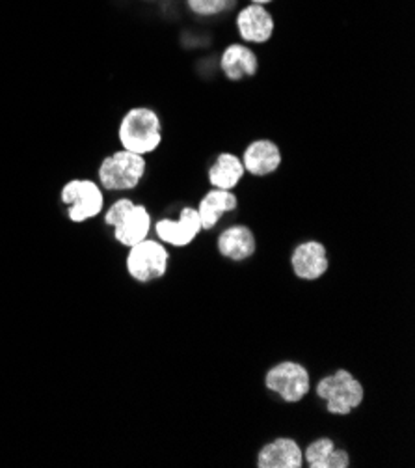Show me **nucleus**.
Instances as JSON below:
<instances>
[{"label": "nucleus", "instance_id": "nucleus-1", "mask_svg": "<svg viewBox=\"0 0 415 468\" xmlns=\"http://www.w3.org/2000/svg\"><path fill=\"white\" fill-rule=\"evenodd\" d=\"M121 150L136 155H150L162 144V122L151 107L129 109L118 127Z\"/></svg>", "mask_w": 415, "mask_h": 468}, {"label": "nucleus", "instance_id": "nucleus-2", "mask_svg": "<svg viewBox=\"0 0 415 468\" xmlns=\"http://www.w3.org/2000/svg\"><path fill=\"white\" fill-rule=\"evenodd\" d=\"M315 394L334 416H348L365 399V388L352 371L341 367L315 385Z\"/></svg>", "mask_w": 415, "mask_h": 468}, {"label": "nucleus", "instance_id": "nucleus-3", "mask_svg": "<svg viewBox=\"0 0 415 468\" xmlns=\"http://www.w3.org/2000/svg\"><path fill=\"white\" fill-rule=\"evenodd\" d=\"M148 163L144 155H136L127 150L107 155L98 170V183L103 191L127 193L136 189L144 179Z\"/></svg>", "mask_w": 415, "mask_h": 468}, {"label": "nucleus", "instance_id": "nucleus-4", "mask_svg": "<svg viewBox=\"0 0 415 468\" xmlns=\"http://www.w3.org/2000/svg\"><path fill=\"white\" fill-rule=\"evenodd\" d=\"M170 267V250L159 239H144L129 247L125 258L127 274L138 284H150L166 276Z\"/></svg>", "mask_w": 415, "mask_h": 468}, {"label": "nucleus", "instance_id": "nucleus-5", "mask_svg": "<svg viewBox=\"0 0 415 468\" xmlns=\"http://www.w3.org/2000/svg\"><path fill=\"white\" fill-rule=\"evenodd\" d=\"M60 200L67 207V218L73 224H84L105 211V191L91 179L67 181L60 191Z\"/></svg>", "mask_w": 415, "mask_h": 468}, {"label": "nucleus", "instance_id": "nucleus-6", "mask_svg": "<svg viewBox=\"0 0 415 468\" xmlns=\"http://www.w3.org/2000/svg\"><path fill=\"white\" fill-rule=\"evenodd\" d=\"M265 387L289 405L300 403L311 392L309 369L296 360H282L266 371Z\"/></svg>", "mask_w": 415, "mask_h": 468}, {"label": "nucleus", "instance_id": "nucleus-7", "mask_svg": "<svg viewBox=\"0 0 415 468\" xmlns=\"http://www.w3.org/2000/svg\"><path fill=\"white\" fill-rule=\"evenodd\" d=\"M155 236L166 247L182 249L196 241L203 231L196 207H182L177 218H161L153 226Z\"/></svg>", "mask_w": 415, "mask_h": 468}, {"label": "nucleus", "instance_id": "nucleus-8", "mask_svg": "<svg viewBox=\"0 0 415 468\" xmlns=\"http://www.w3.org/2000/svg\"><path fill=\"white\" fill-rule=\"evenodd\" d=\"M291 269L304 282H316L330 271L328 249L320 241H304L291 252Z\"/></svg>", "mask_w": 415, "mask_h": 468}, {"label": "nucleus", "instance_id": "nucleus-9", "mask_svg": "<svg viewBox=\"0 0 415 468\" xmlns=\"http://www.w3.org/2000/svg\"><path fill=\"white\" fill-rule=\"evenodd\" d=\"M246 174L254 177H265L282 166V150L270 138H257L246 146L241 157Z\"/></svg>", "mask_w": 415, "mask_h": 468}, {"label": "nucleus", "instance_id": "nucleus-10", "mask_svg": "<svg viewBox=\"0 0 415 468\" xmlns=\"http://www.w3.org/2000/svg\"><path fill=\"white\" fill-rule=\"evenodd\" d=\"M216 247L220 256L229 261H246L257 250L255 233L246 224H233L220 233Z\"/></svg>", "mask_w": 415, "mask_h": 468}, {"label": "nucleus", "instance_id": "nucleus-11", "mask_svg": "<svg viewBox=\"0 0 415 468\" xmlns=\"http://www.w3.org/2000/svg\"><path fill=\"white\" fill-rule=\"evenodd\" d=\"M257 468H302L304 455L300 444L291 437H278L257 452Z\"/></svg>", "mask_w": 415, "mask_h": 468}, {"label": "nucleus", "instance_id": "nucleus-12", "mask_svg": "<svg viewBox=\"0 0 415 468\" xmlns=\"http://www.w3.org/2000/svg\"><path fill=\"white\" fill-rule=\"evenodd\" d=\"M151 213L146 206L142 204H134L125 217L112 228L114 239L121 247L129 249L136 243H140L150 238L151 233Z\"/></svg>", "mask_w": 415, "mask_h": 468}, {"label": "nucleus", "instance_id": "nucleus-13", "mask_svg": "<svg viewBox=\"0 0 415 468\" xmlns=\"http://www.w3.org/2000/svg\"><path fill=\"white\" fill-rule=\"evenodd\" d=\"M237 30L246 43H266L274 34V17L261 5H248L237 16Z\"/></svg>", "mask_w": 415, "mask_h": 468}, {"label": "nucleus", "instance_id": "nucleus-14", "mask_svg": "<svg viewBox=\"0 0 415 468\" xmlns=\"http://www.w3.org/2000/svg\"><path fill=\"white\" fill-rule=\"evenodd\" d=\"M220 68L229 80H243L246 77H255L259 71V60L254 49L244 43H232L225 47L220 58Z\"/></svg>", "mask_w": 415, "mask_h": 468}, {"label": "nucleus", "instance_id": "nucleus-15", "mask_svg": "<svg viewBox=\"0 0 415 468\" xmlns=\"http://www.w3.org/2000/svg\"><path fill=\"white\" fill-rule=\"evenodd\" d=\"M304 463L309 468H348L350 455L347 450L337 448L330 437L315 439L302 450Z\"/></svg>", "mask_w": 415, "mask_h": 468}, {"label": "nucleus", "instance_id": "nucleus-16", "mask_svg": "<svg viewBox=\"0 0 415 468\" xmlns=\"http://www.w3.org/2000/svg\"><path fill=\"white\" fill-rule=\"evenodd\" d=\"M239 207V198L233 191H223V189H211L198 204L196 211L202 220V228L213 229L222 217L232 213Z\"/></svg>", "mask_w": 415, "mask_h": 468}, {"label": "nucleus", "instance_id": "nucleus-17", "mask_svg": "<svg viewBox=\"0 0 415 468\" xmlns=\"http://www.w3.org/2000/svg\"><path fill=\"white\" fill-rule=\"evenodd\" d=\"M246 170L239 155L232 152H222L214 163L211 165L207 177L213 185V189H223V191H233L235 186L243 181Z\"/></svg>", "mask_w": 415, "mask_h": 468}, {"label": "nucleus", "instance_id": "nucleus-18", "mask_svg": "<svg viewBox=\"0 0 415 468\" xmlns=\"http://www.w3.org/2000/svg\"><path fill=\"white\" fill-rule=\"evenodd\" d=\"M187 3L196 16L213 17L232 10L237 5V0H187Z\"/></svg>", "mask_w": 415, "mask_h": 468}, {"label": "nucleus", "instance_id": "nucleus-19", "mask_svg": "<svg viewBox=\"0 0 415 468\" xmlns=\"http://www.w3.org/2000/svg\"><path fill=\"white\" fill-rule=\"evenodd\" d=\"M134 204H136V202L130 200V198H119V200H116L114 204H110V206L103 211V220H105V224L110 226V228H114V226L125 217V213H127Z\"/></svg>", "mask_w": 415, "mask_h": 468}, {"label": "nucleus", "instance_id": "nucleus-20", "mask_svg": "<svg viewBox=\"0 0 415 468\" xmlns=\"http://www.w3.org/2000/svg\"><path fill=\"white\" fill-rule=\"evenodd\" d=\"M270 3H272V0H252V5H261V6H266Z\"/></svg>", "mask_w": 415, "mask_h": 468}]
</instances>
